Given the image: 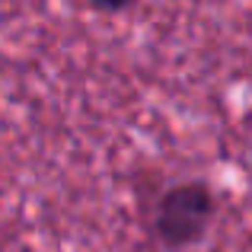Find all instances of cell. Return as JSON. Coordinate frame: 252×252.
I'll list each match as a JSON object with an SVG mask.
<instances>
[{"instance_id":"obj_1","label":"cell","mask_w":252,"mask_h":252,"mask_svg":"<svg viewBox=\"0 0 252 252\" xmlns=\"http://www.w3.org/2000/svg\"><path fill=\"white\" fill-rule=\"evenodd\" d=\"M208 217H211L208 191L198 189V185H182V189L169 191L163 198L160 214H157V230L169 246H182V243H191L201 233Z\"/></svg>"},{"instance_id":"obj_2","label":"cell","mask_w":252,"mask_h":252,"mask_svg":"<svg viewBox=\"0 0 252 252\" xmlns=\"http://www.w3.org/2000/svg\"><path fill=\"white\" fill-rule=\"evenodd\" d=\"M102 3H105V6H122L125 0H102Z\"/></svg>"}]
</instances>
